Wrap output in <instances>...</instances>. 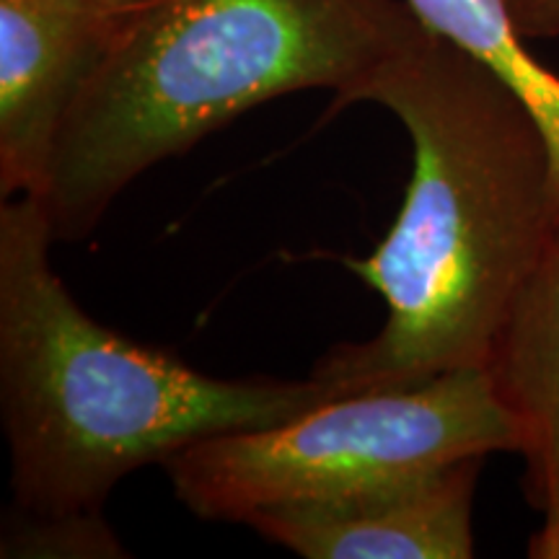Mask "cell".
Wrapping results in <instances>:
<instances>
[{"label": "cell", "instance_id": "cell-1", "mask_svg": "<svg viewBox=\"0 0 559 559\" xmlns=\"http://www.w3.org/2000/svg\"><path fill=\"white\" fill-rule=\"evenodd\" d=\"M358 102L400 117L415 171L386 239L366 260H349L386 300L381 332L334 347L311 376L362 394L485 368L555 247L547 140L492 70L425 24L370 75Z\"/></svg>", "mask_w": 559, "mask_h": 559}, {"label": "cell", "instance_id": "cell-5", "mask_svg": "<svg viewBox=\"0 0 559 559\" xmlns=\"http://www.w3.org/2000/svg\"><path fill=\"white\" fill-rule=\"evenodd\" d=\"M481 461L459 459L330 498L264 508L247 526L306 559H469Z\"/></svg>", "mask_w": 559, "mask_h": 559}, {"label": "cell", "instance_id": "cell-4", "mask_svg": "<svg viewBox=\"0 0 559 559\" xmlns=\"http://www.w3.org/2000/svg\"><path fill=\"white\" fill-rule=\"evenodd\" d=\"M519 425L485 368L419 386L342 394L272 428L215 436L164 464L181 506L247 523L264 508L330 498L449 461L519 453Z\"/></svg>", "mask_w": 559, "mask_h": 559}, {"label": "cell", "instance_id": "cell-9", "mask_svg": "<svg viewBox=\"0 0 559 559\" xmlns=\"http://www.w3.org/2000/svg\"><path fill=\"white\" fill-rule=\"evenodd\" d=\"M3 557H122L124 551L104 521L96 519H13L3 526Z\"/></svg>", "mask_w": 559, "mask_h": 559}, {"label": "cell", "instance_id": "cell-11", "mask_svg": "<svg viewBox=\"0 0 559 559\" xmlns=\"http://www.w3.org/2000/svg\"><path fill=\"white\" fill-rule=\"evenodd\" d=\"M96 3L104 5V9L117 13V16H124V13L143 9V5L153 3V0H96Z\"/></svg>", "mask_w": 559, "mask_h": 559}, {"label": "cell", "instance_id": "cell-7", "mask_svg": "<svg viewBox=\"0 0 559 559\" xmlns=\"http://www.w3.org/2000/svg\"><path fill=\"white\" fill-rule=\"evenodd\" d=\"M485 370L515 425L526 498L544 515L528 557L559 559V247L515 300Z\"/></svg>", "mask_w": 559, "mask_h": 559}, {"label": "cell", "instance_id": "cell-6", "mask_svg": "<svg viewBox=\"0 0 559 559\" xmlns=\"http://www.w3.org/2000/svg\"><path fill=\"white\" fill-rule=\"evenodd\" d=\"M117 13L96 0H0V198H39Z\"/></svg>", "mask_w": 559, "mask_h": 559}, {"label": "cell", "instance_id": "cell-2", "mask_svg": "<svg viewBox=\"0 0 559 559\" xmlns=\"http://www.w3.org/2000/svg\"><path fill=\"white\" fill-rule=\"evenodd\" d=\"M37 198L0 200V412L13 519H96L128 474L200 440L272 428L342 396L311 379H215L75 304Z\"/></svg>", "mask_w": 559, "mask_h": 559}, {"label": "cell", "instance_id": "cell-10", "mask_svg": "<svg viewBox=\"0 0 559 559\" xmlns=\"http://www.w3.org/2000/svg\"><path fill=\"white\" fill-rule=\"evenodd\" d=\"M506 5L526 39L559 34V0H506Z\"/></svg>", "mask_w": 559, "mask_h": 559}, {"label": "cell", "instance_id": "cell-8", "mask_svg": "<svg viewBox=\"0 0 559 559\" xmlns=\"http://www.w3.org/2000/svg\"><path fill=\"white\" fill-rule=\"evenodd\" d=\"M440 37L492 70L539 124L549 151L551 223L559 247V75L534 58L506 0H404Z\"/></svg>", "mask_w": 559, "mask_h": 559}, {"label": "cell", "instance_id": "cell-3", "mask_svg": "<svg viewBox=\"0 0 559 559\" xmlns=\"http://www.w3.org/2000/svg\"><path fill=\"white\" fill-rule=\"evenodd\" d=\"M423 21L404 0H153L117 19L39 194L58 241L86 239L124 187L243 111L306 88L358 102Z\"/></svg>", "mask_w": 559, "mask_h": 559}]
</instances>
